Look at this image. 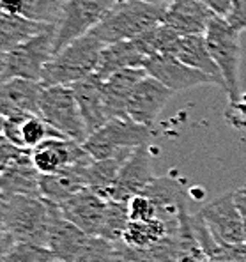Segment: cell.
Instances as JSON below:
<instances>
[{"mask_svg": "<svg viewBox=\"0 0 246 262\" xmlns=\"http://www.w3.org/2000/svg\"><path fill=\"white\" fill-rule=\"evenodd\" d=\"M2 253L14 243L48 245L50 202L43 196H2Z\"/></svg>", "mask_w": 246, "mask_h": 262, "instance_id": "6da1fadb", "label": "cell"}, {"mask_svg": "<svg viewBox=\"0 0 246 262\" xmlns=\"http://www.w3.org/2000/svg\"><path fill=\"white\" fill-rule=\"evenodd\" d=\"M168 6H158L144 0H119L92 34L106 46L119 41H131L165 23Z\"/></svg>", "mask_w": 246, "mask_h": 262, "instance_id": "7a4b0ae2", "label": "cell"}, {"mask_svg": "<svg viewBox=\"0 0 246 262\" xmlns=\"http://www.w3.org/2000/svg\"><path fill=\"white\" fill-rule=\"evenodd\" d=\"M105 43L98 39L92 32L78 37L66 48L57 52L46 64L41 83L43 87L52 85H69L94 75L98 71V64Z\"/></svg>", "mask_w": 246, "mask_h": 262, "instance_id": "3957f363", "label": "cell"}, {"mask_svg": "<svg viewBox=\"0 0 246 262\" xmlns=\"http://www.w3.org/2000/svg\"><path fill=\"white\" fill-rule=\"evenodd\" d=\"M206 43L214 62L220 68L225 82L229 101L239 98L241 92V32L236 30L225 18L214 16L206 30Z\"/></svg>", "mask_w": 246, "mask_h": 262, "instance_id": "277c9868", "label": "cell"}, {"mask_svg": "<svg viewBox=\"0 0 246 262\" xmlns=\"http://www.w3.org/2000/svg\"><path fill=\"white\" fill-rule=\"evenodd\" d=\"M55 27L2 53V82L11 78L41 82L46 64L55 53Z\"/></svg>", "mask_w": 246, "mask_h": 262, "instance_id": "5b68a950", "label": "cell"}, {"mask_svg": "<svg viewBox=\"0 0 246 262\" xmlns=\"http://www.w3.org/2000/svg\"><path fill=\"white\" fill-rule=\"evenodd\" d=\"M39 115L53 129H57L69 140L83 144L89 137L75 92L69 85L43 87Z\"/></svg>", "mask_w": 246, "mask_h": 262, "instance_id": "8992f818", "label": "cell"}, {"mask_svg": "<svg viewBox=\"0 0 246 262\" xmlns=\"http://www.w3.org/2000/svg\"><path fill=\"white\" fill-rule=\"evenodd\" d=\"M152 128L138 124L133 119H110L103 128L94 131L83 142L85 151L94 160H105L124 149H137L149 145L152 140Z\"/></svg>", "mask_w": 246, "mask_h": 262, "instance_id": "52a82bcc", "label": "cell"}, {"mask_svg": "<svg viewBox=\"0 0 246 262\" xmlns=\"http://www.w3.org/2000/svg\"><path fill=\"white\" fill-rule=\"evenodd\" d=\"M117 2L119 0H68L55 27V53L92 32Z\"/></svg>", "mask_w": 246, "mask_h": 262, "instance_id": "ba28073f", "label": "cell"}, {"mask_svg": "<svg viewBox=\"0 0 246 262\" xmlns=\"http://www.w3.org/2000/svg\"><path fill=\"white\" fill-rule=\"evenodd\" d=\"M152 179L154 176L151 168V154L147 145H142L135 149L131 156L126 160L115 183L99 196H103L105 200H115V202H129L137 195L144 193Z\"/></svg>", "mask_w": 246, "mask_h": 262, "instance_id": "9c48e42d", "label": "cell"}, {"mask_svg": "<svg viewBox=\"0 0 246 262\" xmlns=\"http://www.w3.org/2000/svg\"><path fill=\"white\" fill-rule=\"evenodd\" d=\"M198 214L202 216L204 223L214 239L221 245H239L244 243V232H243V218H241L239 207L236 204L234 191L225 193L213 202L206 204Z\"/></svg>", "mask_w": 246, "mask_h": 262, "instance_id": "30bf717a", "label": "cell"}, {"mask_svg": "<svg viewBox=\"0 0 246 262\" xmlns=\"http://www.w3.org/2000/svg\"><path fill=\"white\" fill-rule=\"evenodd\" d=\"M144 69L147 75L160 80L165 87H168L172 92H183L197 85H218L211 76L198 71L195 68L183 64L172 55H156L149 57L144 62Z\"/></svg>", "mask_w": 246, "mask_h": 262, "instance_id": "8fae6325", "label": "cell"}, {"mask_svg": "<svg viewBox=\"0 0 246 262\" xmlns=\"http://www.w3.org/2000/svg\"><path fill=\"white\" fill-rule=\"evenodd\" d=\"M94 158L85 151L82 142L69 138H50L32 149V163L39 174H53L71 165L91 163Z\"/></svg>", "mask_w": 246, "mask_h": 262, "instance_id": "7c38bea8", "label": "cell"}, {"mask_svg": "<svg viewBox=\"0 0 246 262\" xmlns=\"http://www.w3.org/2000/svg\"><path fill=\"white\" fill-rule=\"evenodd\" d=\"M174 92L165 87L160 80L147 75L138 82L135 87L131 98L128 101V117L133 119L138 124L152 126L156 117L161 114Z\"/></svg>", "mask_w": 246, "mask_h": 262, "instance_id": "4fadbf2b", "label": "cell"}, {"mask_svg": "<svg viewBox=\"0 0 246 262\" xmlns=\"http://www.w3.org/2000/svg\"><path fill=\"white\" fill-rule=\"evenodd\" d=\"M43 83L27 78H11L0 85V115L29 117L39 115Z\"/></svg>", "mask_w": 246, "mask_h": 262, "instance_id": "5bb4252c", "label": "cell"}, {"mask_svg": "<svg viewBox=\"0 0 246 262\" xmlns=\"http://www.w3.org/2000/svg\"><path fill=\"white\" fill-rule=\"evenodd\" d=\"M50 202V200H48ZM89 234L64 216L59 204L50 202L48 248L55 253L59 262H69L89 241Z\"/></svg>", "mask_w": 246, "mask_h": 262, "instance_id": "9a60e30c", "label": "cell"}, {"mask_svg": "<svg viewBox=\"0 0 246 262\" xmlns=\"http://www.w3.org/2000/svg\"><path fill=\"white\" fill-rule=\"evenodd\" d=\"M106 206L108 200L99 196L91 188H85L59 204L64 216L89 236H98L106 213Z\"/></svg>", "mask_w": 246, "mask_h": 262, "instance_id": "2e32d148", "label": "cell"}, {"mask_svg": "<svg viewBox=\"0 0 246 262\" xmlns=\"http://www.w3.org/2000/svg\"><path fill=\"white\" fill-rule=\"evenodd\" d=\"M103 82H105V80H101L94 73V75L87 76V78L80 80V82L71 85L89 135L98 131L99 128H103V126L110 121L108 114H106Z\"/></svg>", "mask_w": 246, "mask_h": 262, "instance_id": "e0dca14e", "label": "cell"}, {"mask_svg": "<svg viewBox=\"0 0 246 262\" xmlns=\"http://www.w3.org/2000/svg\"><path fill=\"white\" fill-rule=\"evenodd\" d=\"M216 14L202 0H174L167 7L165 25H168L179 36L206 34L209 21Z\"/></svg>", "mask_w": 246, "mask_h": 262, "instance_id": "ac0fdd59", "label": "cell"}, {"mask_svg": "<svg viewBox=\"0 0 246 262\" xmlns=\"http://www.w3.org/2000/svg\"><path fill=\"white\" fill-rule=\"evenodd\" d=\"M145 76H147V71L144 68H128L115 73L103 82V94H105L108 119L128 117V101L135 87Z\"/></svg>", "mask_w": 246, "mask_h": 262, "instance_id": "d6986e66", "label": "cell"}, {"mask_svg": "<svg viewBox=\"0 0 246 262\" xmlns=\"http://www.w3.org/2000/svg\"><path fill=\"white\" fill-rule=\"evenodd\" d=\"M91 163L85 165H71V167L60 168L53 174H41L39 188L41 196L50 202L60 204L69 196L87 188L85 170Z\"/></svg>", "mask_w": 246, "mask_h": 262, "instance_id": "ffe728a7", "label": "cell"}, {"mask_svg": "<svg viewBox=\"0 0 246 262\" xmlns=\"http://www.w3.org/2000/svg\"><path fill=\"white\" fill-rule=\"evenodd\" d=\"M172 57H175L183 64L195 68L198 71L206 73L207 76L214 80L221 89L225 91V82L221 76L220 68L214 62L213 55H211L209 48L206 43V36L204 34H193V36H181L177 45L174 48Z\"/></svg>", "mask_w": 246, "mask_h": 262, "instance_id": "44dd1931", "label": "cell"}, {"mask_svg": "<svg viewBox=\"0 0 246 262\" xmlns=\"http://www.w3.org/2000/svg\"><path fill=\"white\" fill-rule=\"evenodd\" d=\"M41 174L32 163V154L23 160L11 163L9 167L2 168L0 174V193L2 196L13 195H30L41 196L39 188Z\"/></svg>", "mask_w": 246, "mask_h": 262, "instance_id": "7402d4cb", "label": "cell"}, {"mask_svg": "<svg viewBox=\"0 0 246 262\" xmlns=\"http://www.w3.org/2000/svg\"><path fill=\"white\" fill-rule=\"evenodd\" d=\"M145 55L140 52L137 43L131 41H119V43L105 46L101 59L98 64L96 75L101 80L110 78L115 73L128 68H144Z\"/></svg>", "mask_w": 246, "mask_h": 262, "instance_id": "603a6c76", "label": "cell"}, {"mask_svg": "<svg viewBox=\"0 0 246 262\" xmlns=\"http://www.w3.org/2000/svg\"><path fill=\"white\" fill-rule=\"evenodd\" d=\"M52 27L55 25L30 20V18L20 16V14L0 13V48H2V53L39 36Z\"/></svg>", "mask_w": 246, "mask_h": 262, "instance_id": "cb8c5ba5", "label": "cell"}, {"mask_svg": "<svg viewBox=\"0 0 246 262\" xmlns=\"http://www.w3.org/2000/svg\"><path fill=\"white\" fill-rule=\"evenodd\" d=\"M68 0H0L2 13L20 14L30 20L57 25Z\"/></svg>", "mask_w": 246, "mask_h": 262, "instance_id": "d4e9b609", "label": "cell"}, {"mask_svg": "<svg viewBox=\"0 0 246 262\" xmlns=\"http://www.w3.org/2000/svg\"><path fill=\"white\" fill-rule=\"evenodd\" d=\"M133 151L135 149H124V151H119L117 154L105 158V160H92L85 170L87 188H91L98 195H101L105 190H108L115 183L122 165L131 156Z\"/></svg>", "mask_w": 246, "mask_h": 262, "instance_id": "484cf974", "label": "cell"}, {"mask_svg": "<svg viewBox=\"0 0 246 262\" xmlns=\"http://www.w3.org/2000/svg\"><path fill=\"white\" fill-rule=\"evenodd\" d=\"M168 234H170V227L161 218L147 220V222L131 220L128 223V227H126L122 241L135 246V248L147 250L152 245L160 243L163 237H167Z\"/></svg>", "mask_w": 246, "mask_h": 262, "instance_id": "4316f807", "label": "cell"}, {"mask_svg": "<svg viewBox=\"0 0 246 262\" xmlns=\"http://www.w3.org/2000/svg\"><path fill=\"white\" fill-rule=\"evenodd\" d=\"M179 37L181 36L175 30H172L168 25L161 23V25L151 29L149 32L142 34L140 37H137L133 41L140 48V52L145 55V59H149V57H156V55H172Z\"/></svg>", "mask_w": 246, "mask_h": 262, "instance_id": "83f0119b", "label": "cell"}, {"mask_svg": "<svg viewBox=\"0 0 246 262\" xmlns=\"http://www.w3.org/2000/svg\"><path fill=\"white\" fill-rule=\"evenodd\" d=\"M129 222H131V216H129V202L108 200L106 213H105V218H103L101 229H99L98 236L105 237V239H108L112 243L121 241Z\"/></svg>", "mask_w": 246, "mask_h": 262, "instance_id": "f1b7e54d", "label": "cell"}, {"mask_svg": "<svg viewBox=\"0 0 246 262\" xmlns=\"http://www.w3.org/2000/svg\"><path fill=\"white\" fill-rule=\"evenodd\" d=\"M2 262H59L55 253L43 245L36 243H14L2 253Z\"/></svg>", "mask_w": 246, "mask_h": 262, "instance_id": "f546056e", "label": "cell"}, {"mask_svg": "<svg viewBox=\"0 0 246 262\" xmlns=\"http://www.w3.org/2000/svg\"><path fill=\"white\" fill-rule=\"evenodd\" d=\"M114 243L99 236H91L83 248L69 262H112Z\"/></svg>", "mask_w": 246, "mask_h": 262, "instance_id": "4dcf8cb0", "label": "cell"}, {"mask_svg": "<svg viewBox=\"0 0 246 262\" xmlns=\"http://www.w3.org/2000/svg\"><path fill=\"white\" fill-rule=\"evenodd\" d=\"M179 232H170L160 243L145 250L149 262H179Z\"/></svg>", "mask_w": 246, "mask_h": 262, "instance_id": "1f68e13d", "label": "cell"}, {"mask_svg": "<svg viewBox=\"0 0 246 262\" xmlns=\"http://www.w3.org/2000/svg\"><path fill=\"white\" fill-rule=\"evenodd\" d=\"M129 216H131V220H140V222L154 220L158 218V207L152 202V199L140 193L129 200Z\"/></svg>", "mask_w": 246, "mask_h": 262, "instance_id": "d6a6232c", "label": "cell"}, {"mask_svg": "<svg viewBox=\"0 0 246 262\" xmlns=\"http://www.w3.org/2000/svg\"><path fill=\"white\" fill-rule=\"evenodd\" d=\"M225 119L232 128L246 131V94H241L237 99L229 101L225 110Z\"/></svg>", "mask_w": 246, "mask_h": 262, "instance_id": "836d02e7", "label": "cell"}, {"mask_svg": "<svg viewBox=\"0 0 246 262\" xmlns=\"http://www.w3.org/2000/svg\"><path fill=\"white\" fill-rule=\"evenodd\" d=\"M112 262H149L145 250L135 248L124 241H115L114 243V255Z\"/></svg>", "mask_w": 246, "mask_h": 262, "instance_id": "e575fe53", "label": "cell"}, {"mask_svg": "<svg viewBox=\"0 0 246 262\" xmlns=\"http://www.w3.org/2000/svg\"><path fill=\"white\" fill-rule=\"evenodd\" d=\"M32 151L25 147H18V145L11 144L9 140L2 137L0 140V170L6 167H9L11 163H16V161L23 160V158L30 156Z\"/></svg>", "mask_w": 246, "mask_h": 262, "instance_id": "d590c367", "label": "cell"}, {"mask_svg": "<svg viewBox=\"0 0 246 262\" xmlns=\"http://www.w3.org/2000/svg\"><path fill=\"white\" fill-rule=\"evenodd\" d=\"M218 262H246V243L221 245Z\"/></svg>", "mask_w": 246, "mask_h": 262, "instance_id": "8d00e7d4", "label": "cell"}, {"mask_svg": "<svg viewBox=\"0 0 246 262\" xmlns=\"http://www.w3.org/2000/svg\"><path fill=\"white\" fill-rule=\"evenodd\" d=\"M225 20L239 32L246 30V0H236Z\"/></svg>", "mask_w": 246, "mask_h": 262, "instance_id": "74e56055", "label": "cell"}, {"mask_svg": "<svg viewBox=\"0 0 246 262\" xmlns=\"http://www.w3.org/2000/svg\"><path fill=\"white\" fill-rule=\"evenodd\" d=\"M202 2L206 4V6L209 7V9L213 11L216 16L227 18L236 0H202Z\"/></svg>", "mask_w": 246, "mask_h": 262, "instance_id": "f35d334b", "label": "cell"}, {"mask_svg": "<svg viewBox=\"0 0 246 262\" xmlns=\"http://www.w3.org/2000/svg\"><path fill=\"white\" fill-rule=\"evenodd\" d=\"M234 196H236V204L239 207L241 218H243V232H244V243H246V186H241L234 191Z\"/></svg>", "mask_w": 246, "mask_h": 262, "instance_id": "ab89813d", "label": "cell"}, {"mask_svg": "<svg viewBox=\"0 0 246 262\" xmlns=\"http://www.w3.org/2000/svg\"><path fill=\"white\" fill-rule=\"evenodd\" d=\"M144 2H149V4H158V6H170L174 0H144Z\"/></svg>", "mask_w": 246, "mask_h": 262, "instance_id": "60d3db41", "label": "cell"}, {"mask_svg": "<svg viewBox=\"0 0 246 262\" xmlns=\"http://www.w3.org/2000/svg\"><path fill=\"white\" fill-rule=\"evenodd\" d=\"M244 186H246V184H244Z\"/></svg>", "mask_w": 246, "mask_h": 262, "instance_id": "b9f144b4", "label": "cell"}]
</instances>
